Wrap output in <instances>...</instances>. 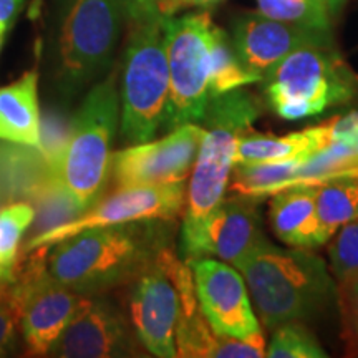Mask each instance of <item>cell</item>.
I'll list each match as a JSON object with an SVG mask.
<instances>
[{
  "label": "cell",
  "instance_id": "obj_6",
  "mask_svg": "<svg viewBox=\"0 0 358 358\" xmlns=\"http://www.w3.org/2000/svg\"><path fill=\"white\" fill-rule=\"evenodd\" d=\"M261 83L271 110L295 122L350 101L357 77L334 47L312 45L285 57Z\"/></svg>",
  "mask_w": 358,
  "mask_h": 358
},
{
  "label": "cell",
  "instance_id": "obj_13",
  "mask_svg": "<svg viewBox=\"0 0 358 358\" xmlns=\"http://www.w3.org/2000/svg\"><path fill=\"white\" fill-rule=\"evenodd\" d=\"M196 297L211 329L222 337L250 338L262 334L248 284L234 266L209 257L187 259Z\"/></svg>",
  "mask_w": 358,
  "mask_h": 358
},
{
  "label": "cell",
  "instance_id": "obj_12",
  "mask_svg": "<svg viewBox=\"0 0 358 358\" xmlns=\"http://www.w3.org/2000/svg\"><path fill=\"white\" fill-rule=\"evenodd\" d=\"M206 128L189 123L169 131L156 141L131 145L111 156L115 187L166 185L185 181L192 171Z\"/></svg>",
  "mask_w": 358,
  "mask_h": 358
},
{
  "label": "cell",
  "instance_id": "obj_22",
  "mask_svg": "<svg viewBox=\"0 0 358 358\" xmlns=\"http://www.w3.org/2000/svg\"><path fill=\"white\" fill-rule=\"evenodd\" d=\"M257 7L271 19L330 30V13L317 0H257Z\"/></svg>",
  "mask_w": 358,
  "mask_h": 358
},
{
  "label": "cell",
  "instance_id": "obj_32",
  "mask_svg": "<svg viewBox=\"0 0 358 358\" xmlns=\"http://www.w3.org/2000/svg\"><path fill=\"white\" fill-rule=\"evenodd\" d=\"M214 2H217V0H178L176 10L186 6H209V3H214Z\"/></svg>",
  "mask_w": 358,
  "mask_h": 358
},
{
  "label": "cell",
  "instance_id": "obj_1",
  "mask_svg": "<svg viewBox=\"0 0 358 358\" xmlns=\"http://www.w3.org/2000/svg\"><path fill=\"white\" fill-rule=\"evenodd\" d=\"M248 284L261 325L267 329L315 317L337 299L327 262L302 248H277L267 239L232 264Z\"/></svg>",
  "mask_w": 358,
  "mask_h": 358
},
{
  "label": "cell",
  "instance_id": "obj_16",
  "mask_svg": "<svg viewBox=\"0 0 358 358\" xmlns=\"http://www.w3.org/2000/svg\"><path fill=\"white\" fill-rule=\"evenodd\" d=\"M131 353L123 315L100 295L88 297L65 327L48 355L62 358H108Z\"/></svg>",
  "mask_w": 358,
  "mask_h": 358
},
{
  "label": "cell",
  "instance_id": "obj_31",
  "mask_svg": "<svg viewBox=\"0 0 358 358\" xmlns=\"http://www.w3.org/2000/svg\"><path fill=\"white\" fill-rule=\"evenodd\" d=\"M345 3L347 0H327V10H329L330 15H335V13L342 10Z\"/></svg>",
  "mask_w": 358,
  "mask_h": 358
},
{
  "label": "cell",
  "instance_id": "obj_9",
  "mask_svg": "<svg viewBox=\"0 0 358 358\" xmlns=\"http://www.w3.org/2000/svg\"><path fill=\"white\" fill-rule=\"evenodd\" d=\"M48 249H35L37 256L24 271H15L10 285L12 301L19 312V330L32 355H48L53 343L88 299L47 275L45 257Z\"/></svg>",
  "mask_w": 358,
  "mask_h": 358
},
{
  "label": "cell",
  "instance_id": "obj_18",
  "mask_svg": "<svg viewBox=\"0 0 358 358\" xmlns=\"http://www.w3.org/2000/svg\"><path fill=\"white\" fill-rule=\"evenodd\" d=\"M315 185H295L272 194L268 219L274 234L292 248H319Z\"/></svg>",
  "mask_w": 358,
  "mask_h": 358
},
{
  "label": "cell",
  "instance_id": "obj_2",
  "mask_svg": "<svg viewBox=\"0 0 358 358\" xmlns=\"http://www.w3.org/2000/svg\"><path fill=\"white\" fill-rule=\"evenodd\" d=\"M127 20L123 0H55L48 77L66 101L105 78Z\"/></svg>",
  "mask_w": 358,
  "mask_h": 358
},
{
  "label": "cell",
  "instance_id": "obj_25",
  "mask_svg": "<svg viewBox=\"0 0 358 358\" xmlns=\"http://www.w3.org/2000/svg\"><path fill=\"white\" fill-rule=\"evenodd\" d=\"M329 245L332 274L338 282L358 274V219L345 224Z\"/></svg>",
  "mask_w": 358,
  "mask_h": 358
},
{
  "label": "cell",
  "instance_id": "obj_15",
  "mask_svg": "<svg viewBox=\"0 0 358 358\" xmlns=\"http://www.w3.org/2000/svg\"><path fill=\"white\" fill-rule=\"evenodd\" d=\"M266 239L256 199L237 196L222 199L201 224L192 239L181 244L187 259L217 257L234 264Z\"/></svg>",
  "mask_w": 358,
  "mask_h": 358
},
{
  "label": "cell",
  "instance_id": "obj_8",
  "mask_svg": "<svg viewBox=\"0 0 358 358\" xmlns=\"http://www.w3.org/2000/svg\"><path fill=\"white\" fill-rule=\"evenodd\" d=\"M214 22L209 13L163 17L164 47L169 69V96L161 128L173 131L201 123L211 101V40Z\"/></svg>",
  "mask_w": 358,
  "mask_h": 358
},
{
  "label": "cell",
  "instance_id": "obj_23",
  "mask_svg": "<svg viewBox=\"0 0 358 358\" xmlns=\"http://www.w3.org/2000/svg\"><path fill=\"white\" fill-rule=\"evenodd\" d=\"M268 358H325L327 353L301 322H289L274 329L266 347Z\"/></svg>",
  "mask_w": 358,
  "mask_h": 358
},
{
  "label": "cell",
  "instance_id": "obj_35",
  "mask_svg": "<svg viewBox=\"0 0 358 358\" xmlns=\"http://www.w3.org/2000/svg\"><path fill=\"white\" fill-rule=\"evenodd\" d=\"M353 176H358V171H355V173H353Z\"/></svg>",
  "mask_w": 358,
  "mask_h": 358
},
{
  "label": "cell",
  "instance_id": "obj_27",
  "mask_svg": "<svg viewBox=\"0 0 358 358\" xmlns=\"http://www.w3.org/2000/svg\"><path fill=\"white\" fill-rule=\"evenodd\" d=\"M19 329V312L12 301L10 289L0 295V357H6L15 347V334Z\"/></svg>",
  "mask_w": 358,
  "mask_h": 358
},
{
  "label": "cell",
  "instance_id": "obj_14",
  "mask_svg": "<svg viewBox=\"0 0 358 358\" xmlns=\"http://www.w3.org/2000/svg\"><path fill=\"white\" fill-rule=\"evenodd\" d=\"M232 45L241 64L259 78L266 77L290 53L303 47H334L330 30L271 19L261 12L239 15L232 25Z\"/></svg>",
  "mask_w": 358,
  "mask_h": 358
},
{
  "label": "cell",
  "instance_id": "obj_17",
  "mask_svg": "<svg viewBox=\"0 0 358 358\" xmlns=\"http://www.w3.org/2000/svg\"><path fill=\"white\" fill-rule=\"evenodd\" d=\"M335 118L317 127L274 136L254 133L252 128L237 140L234 164L277 163L295 158H312L334 143Z\"/></svg>",
  "mask_w": 358,
  "mask_h": 358
},
{
  "label": "cell",
  "instance_id": "obj_21",
  "mask_svg": "<svg viewBox=\"0 0 358 358\" xmlns=\"http://www.w3.org/2000/svg\"><path fill=\"white\" fill-rule=\"evenodd\" d=\"M250 83H261V78L245 70L234 50L232 40H229L222 29L214 25L211 40V78H209L211 98Z\"/></svg>",
  "mask_w": 358,
  "mask_h": 358
},
{
  "label": "cell",
  "instance_id": "obj_37",
  "mask_svg": "<svg viewBox=\"0 0 358 358\" xmlns=\"http://www.w3.org/2000/svg\"><path fill=\"white\" fill-rule=\"evenodd\" d=\"M319 3H320V2H319Z\"/></svg>",
  "mask_w": 358,
  "mask_h": 358
},
{
  "label": "cell",
  "instance_id": "obj_36",
  "mask_svg": "<svg viewBox=\"0 0 358 358\" xmlns=\"http://www.w3.org/2000/svg\"><path fill=\"white\" fill-rule=\"evenodd\" d=\"M357 83H358V77H357Z\"/></svg>",
  "mask_w": 358,
  "mask_h": 358
},
{
  "label": "cell",
  "instance_id": "obj_4",
  "mask_svg": "<svg viewBox=\"0 0 358 358\" xmlns=\"http://www.w3.org/2000/svg\"><path fill=\"white\" fill-rule=\"evenodd\" d=\"M259 113L261 108L256 98L241 88L209 101L201 120L206 133L186 191L181 244L194 237L204 219L224 199L234 168L237 140L252 128Z\"/></svg>",
  "mask_w": 358,
  "mask_h": 358
},
{
  "label": "cell",
  "instance_id": "obj_3",
  "mask_svg": "<svg viewBox=\"0 0 358 358\" xmlns=\"http://www.w3.org/2000/svg\"><path fill=\"white\" fill-rule=\"evenodd\" d=\"M140 222L95 227L53 244L45 257L52 280L95 297L134 279L159 252Z\"/></svg>",
  "mask_w": 358,
  "mask_h": 358
},
{
  "label": "cell",
  "instance_id": "obj_5",
  "mask_svg": "<svg viewBox=\"0 0 358 358\" xmlns=\"http://www.w3.org/2000/svg\"><path fill=\"white\" fill-rule=\"evenodd\" d=\"M118 120L120 93L116 75L110 73L93 85L71 118L62 161L60 182L82 214L98 203L108 181Z\"/></svg>",
  "mask_w": 358,
  "mask_h": 358
},
{
  "label": "cell",
  "instance_id": "obj_11",
  "mask_svg": "<svg viewBox=\"0 0 358 358\" xmlns=\"http://www.w3.org/2000/svg\"><path fill=\"white\" fill-rule=\"evenodd\" d=\"M171 257L169 250L159 249L153 261L134 277L128 299L129 319L141 345L159 358L178 357L179 294L169 268Z\"/></svg>",
  "mask_w": 358,
  "mask_h": 358
},
{
  "label": "cell",
  "instance_id": "obj_19",
  "mask_svg": "<svg viewBox=\"0 0 358 358\" xmlns=\"http://www.w3.org/2000/svg\"><path fill=\"white\" fill-rule=\"evenodd\" d=\"M38 75L29 71L12 85L0 88V140L40 151Z\"/></svg>",
  "mask_w": 358,
  "mask_h": 358
},
{
  "label": "cell",
  "instance_id": "obj_24",
  "mask_svg": "<svg viewBox=\"0 0 358 358\" xmlns=\"http://www.w3.org/2000/svg\"><path fill=\"white\" fill-rule=\"evenodd\" d=\"M35 219V209L29 203H15L0 211V264L12 267L25 231Z\"/></svg>",
  "mask_w": 358,
  "mask_h": 358
},
{
  "label": "cell",
  "instance_id": "obj_29",
  "mask_svg": "<svg viewBox=\"0 0 358 358\" xmlns=\"http://www.w3.org/2000/svg\"><path fill=\"white\" fill-rule=\"evenodd\" d=\"M25 6V0H0V24L7 27L17 19Z\"/></svg>",
  "mask_w": 358,
  "mask_h": 358
},
{
  "label": "cell",
  "instance_id": "obj_26",
  "mask_svg": "<svg viewBox=\"0 0 358 358\" xmlns=\"http://www.w3.org/2000/svg\"><path fill=\"white\" fill-rule=\"evenodd\" d=\"M337 301L342 310L343 325L358 342V274L338 282Z\"/></svg>",
  "mask_w": 358,
  "mask_h": 358
},
{
  "label": "cell",
  "instance_id": "obj_20",
  "mask_svg": "<svg viewBox=\"0 0 358 358\" xmlns=\"http://www.w3.org/2000/svg\"><path fill=\"white\" fill-rule=\"evenodd\" d=\"M319 245L329 243L345 224L358 219V176L330 178L315 185Z\"/></svg>",
  "mask_w": 358,
  "mask_h": 358
},
{
  "label": "cell",
  "instance_id": "obj_7",
  "mask_svg": "<svg viewBox=\"0 0 358 358\" xmlns=\"http://www.w3.org/2000/svg\"><path fill=\"white\" fill-rule=\"evenodd\" d=\"M169 96V69L163 17L133 24L123 55L120 127L124 141H151L163 123Z\"/></svg>",
  "mask_w": 358,
  "mask_h": 358
},
{
  "label": "cell",
  "instance_id": "obj_10",
  "mask_svg": "<svg viewBox=\"0 0 358 358\" xmlns=\"http://www.w3.org/2000/svg\"><path fill=\"white\" fill-rule=\"evenodd\" d=\"M185 203V181L120 189L101 203L92 206L78 217L34 236L25 244L24 252H32L38 248H52L60 241L95 227L148 222L156 219L169 221L182 211Z\"/></svg>",
  "mask_w": 358,
  "mask_h": 358
},
{
  "label": "cell",
  "instance_id": "obj_33",
  "mask_svg": "<svg viewBox=\"0 0 358 358\" xmlns=\"http://www.w3.org/2000/svg\"><path fill=\"white\" fill-rule=\"evenodd\" d=\"M8 27L6 24H0V48H2V43H3V37H6V32H7Z\"/></svg>",
  "mask_w": 358,
  "mask_h": 358
},
{
  "label": "cell",
  "instance_id": "obj_28",
  "mask_svg": "<svg viewBox=\"0 0 358 358\" xmlns=\"http://www.w3.org/2000/svg\"><path fill=\"white\" fill-rule=\"evenodd\" d=\"M127 19L133 24H145L164 17L159 10V0H123Z\"/></svg>",
  "mask_w": 358,
  "mask_h": 358
},
{
  "label": "cell",
  "instance_id": "obj_34",
  "mask_svg": "<svg viewBox=\"0 0 358 358\" xmlns=\"http://www.w3.org/2000/svg\"><path fill=\"white\" fill-rule=\"evenodd\" d=\"M317 2H320L322 6H325V7H327V0H317Z\"/></svg>",
  "mask_w": 358,
  "mask_h": 358
},
{
  "label": "cell",
  "instance_id": "obj_30",
  "mask_svg": "<svg viewBox=\"0 0 358 358\" xmlns=\"http://www.w3.org/2000/svg\"><path fill=\"white\" fill-rule=\"evenodd\" d=\"M13 279H15V268H13V266L7 267L0 264V295L6 294L10 289Z\"/></svg>",
  "mask_w": 358,
  "mask_h": 358
}]
</instances>
